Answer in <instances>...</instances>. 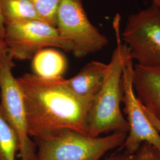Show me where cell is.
Masks as SVG:
<instances>
[{"label":"cell","instance_id":"2e32d148","mask_svg":"<svg viewBox=\"0 0 160 160\" xmlns=\"http://www.w3.org/2000/svg\"><path fill=\"white\" fill-rule=\"evenodd\" d=\"M133 155L129 154L124 151L122 153L113 154L104 160H133Z\"/></svg>","mask_w":160,"mask_h":160},{"label":"cell","instance_id":"d6986e66","mask_svg":"<svg viewBox=\"0 0 160 160\" xmlns=\"http://www.w3.org/2000/svg\"><path fill=\"white\" fill-rule=\"evenodd\" d=\"M1 0H0V39L4 40L5 32H6V25L1 14Z\"/></svg>","mask_w":160,"mask_h":160},{"label":"cell","instance_id":"52a82bcc","mask_svg":"<svg viewBox=\"0 0 160 160\" xmlns=\"http://www.w3.org/2000/svg\"><path fill=\"white\" fill-rule=\"evenodd\" d=\"M4 41L13 59H32L42 49L56 48L72 52V44L60 35L56 27L36 20L6 24Z\"/></svg>","mask_w":160,"mask_h":160},{"label":"cell","instance_id":"e0dca14e","mask_svg":"<svg viewBox=\"0 0 160 160\" xmlns=\"http://www.w3.org/2000/svg\"><path fill=\"white\" fill-rule=\"evenodd\" d=\"M7 47L4 40L0 39V68L3 63L4 59L8 55Z\"/></svg>","mask_w":160,"mask_h":160},{"label":"cell","instance_id":"8fae6325","mask_svg":"<svg viewBox=\"0 0 160 160\" xmlns=\"http://www.w3.org/2000/svg\"><path fill=\"white\" fill-rule=\"evenodd\" d=\"M33 74L45 80L63 78L67 68V61L63 54L48 48L38 52L32 58Z\"/></svg>","mask_w":160,"mask_h":160},{"label":"cell","instance_id":"7a4b0ae2","mask_svg":"<svg viewBox=\"0 0 160 160\" xmlns=\"http://www.w3.org/2000/svg\"><path fill=\"white\" fill-rule=\"evenodd\" d=\"M121 17L117 14L113 20L116 46L113 52L103 84L92 101L88 118V132L90 137H99L111 132L128 133L129 126L121 110L123 89L122 76L129 51L121 38Z\"/></svg>","mask_w":160,"mask_h":160},{"label":"cell","instance_id":"277c9868","mask_svg":"<svg viewBox=\"0 0 160 160\" xmlns=\"http://www.w3.org/2000/svg\"><path fill=\"white\" fill-rule=\"evenodd\" d=\"M121 38L137 65L160 67V8L152 4L130 15Z\"/></svg>","mask_w":160,"mask_h":160},{"label":"cell","instance_id":"ba28073f","mask_svg":"<svg viewBox=\"0 0 160 160\" xmlns=\"http://www.w3.org/2000/svg\"><path fill=\"white\" fill-rule=\"evenodd\" d=\"M133 61L130 57L125 64L122 76V103L125 105L129 130L120 148L134 155L143 143H148L160 151V133L148 119L136 95L133 83Z\"/></svg>","mask_w":160,"mask_h":160},{"label":"cell","instance_id":"5bb4252c","mask_svg":"<svg viewBox=\"0 0 160 160\" xmlns=\"http://www.w3.org/2000/svg\"><path fill=\"white\" fill-rule=\"evenodd\" d=\"M42 19L56 27V16L61 0H30Z\"/></svg>","mask_w":160,"mask_h":160},{"label":"cell","instance_id":"6da1fadb","mask_svg":"<svg viewBox=\"0 0 160 160\" xmlns=\"http://www.w3.org/2000/svg\"><path fill=\"white\" fill-rule=\"evenodd\" d=\"M63 78L45 80L33 74L17 78L24 101L30 137H43L64 129L87 134L92 99L80 97L71 92L64 84Z\"/></svg>","mask_w":160,"mask_h":160},{"label":"cell","instance_id":"ffe728a7","mask_svg":"<svg viewBox=\"0 0 160 160\" xmlns=\"http://www.w3.org/2000/svg\"><path fill=\"white\" fill-rule=\"evenodd\" d=\"M152 1V4L157 6L160 9V0H151Z\"/></svg>","mask_w":160,"mask_h":160},{"label":"cell","instance_id":"8992f818","mask_svg":"<svg viewBox=\"0 0 160 160\" xmlns=\"http://www.w3.org/2000/svg\"><path fill=\"white\" fill-rule=\"evenodd\" d=\"M13 59L8 54L0 68V109L17 135L20 160H36L37 147L29 136L23 94L12 72Z\"/></svg>","mask_w":160,"mask_h":160},{"label":"cell","instance_id":"7c38bea8","mask_svg":"<svg viewBox=\"0 0 160 160\" xmlns=\"http://www.w3.org/2000/svg\"><path fill=\"white\" fill-rule=\"evenodd\" d=\"M1 11L5 24L43 20L30 0H1Z\"/></svg>","mask_w":160,"mask_h":160},{"label":"cell","instance_id":"5b68a950","mask_svg":"<svg viewBox=\"0 0 160 160\" xmlns=\"http://www.w3.org/2000/svg\"><path fill=\"white\" fill-rule=\"evenodd\" d=\"M56 28L63 39L72 44V53L78 58L100 51L109 43L106 36L90 22L82 0H61Z\"/></svg>","mask_w":160,"mask_h":160},{"label":"cell","instance_id":"30bf717a","mask_svg":"<svg viewBox=\"0 0 160 160\" xmlns=\"http://www.w3.org/2000/svg\"><path fill=\"white\" fill-rule=\"evenodd\" d=\"M108 68V63L92 61L81 69L73 77L65 79L64 84L80 97L92 99L103 84Z\"/></svg>","mask_w":160,"mask_h":160},{"label":"cell","instance_id":"ac0fdd59","mask_svg":"<svg viewBox=\"0 0 160 160\" xmlns=\"http://www.w3.org/2000/svg\"><path fill=\"white\" fill-rule=\"evenodd\" d=\"M142 105V104H141ZM142 108H143V111L145 112V113L146 114V116H147L148 119L149 121L151 122V123L153 125V126H154L155 128L158 131V132L160 133V122L157 120L155 118H154L152 114H151L148 111H147L146 109L143 108L142 106Z\"/></svg>","mask_w":160,"mask_h":160},{"label":"cell","instance_id":"9a60e30c","mask_svg":"<svg viewBox=\"0 0 160 160\" xmlns=\"http://www.w3.org/2000/svg\"><path fill=\"white\" fill-rule=\"evenodd\" d=\"M133 160H160V151L149 143H143L133 155Z\"/></svg>","mask_w":160,"mask_h":160},{"label":"cell","instance_id":"9c48e42d","mask_svg":"<svg viewBox=\"0 0 160 160\" xmlns=\"http://www.w3.org/2000/svg\"><path fill=\"white\" fill-rule=\"evenodd\" d=\"M133 83L139 101L160 122V67L134 65Z\"/></svg>","mask_w":160,"mask_h":160},{"label":"cell","instance_id":"4fadbf2b","mask_svg":"<svg viewBox=\"0 0 160 160\" xmlns=\"http://www.w3.org/2000/svg\"><path fill=\"white\" fill-rule=\"evenodd\" d=\"M19 147L17 135L0 109V160H16Z\"/></svg>","mask_w":160,"mask_h":160},{"label":"cell","instance_id":"3957f363","mask_svg":"<svg viewBox=\"0 0 160 160\" xmlns=\"http://www.w3.org/2000/svg\"><path fill=\"white\" fill-rule=\"evenodd\" d=\"M127 134L116 132L94 137L72 129L59 130L34 139L36 160H100L108 152L121 147Z\"/></svg>","mask_w":160,"mask_h":160}]
</instances>
